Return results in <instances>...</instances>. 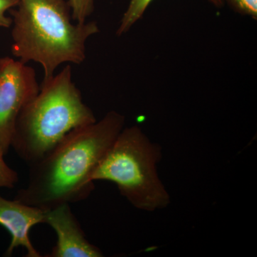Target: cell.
<instances>
[{
    "instance_id": "cell-1",
    "label": "cell",
    "mask_w": 257,
    "mask_h": 257,
    "mask_svg": "<svg viewBox=\"0 0 257 257\" xmlns=\"http://www.w3.org/2000/svg\"><path fill=\"white\" fill-rule=\"evenodd\" d=\"M124 124L122 114L110 111L100 121L72 130L30 165L28 184L15 200L47 210L87 199L94 189L92 172Z\"/></svg>"
},
{
    "instance_id": "cell-2",
    "label": "cell",
    "mask_w": 257,
    "mask_h": 257,
    "mask_svg": "<svg viewBox=\"0 0 257 257\" xmlns=\"http://www.w3.org/2000/svg\"><path fill=\"white\" fill-rule=\"evenodd\" d=\"M9 13L12 54L23 63L40 64L42 82L52 78L61 64H82L86 42L99 32L95 22L72 23L69 0H19Z\"/></svg>"
},
{
    "instance_id": "cell-3",
    "label": "cell",
    "mask_w": 257,
    "mask_h": 257,
    "mask_svg": "<svg viewBox=\"0 0 257 257\" xmlns=\"http://www.w3.org/2000/svg\"><path fill=\"white\" fill-rule=\"evenodd\" d=\"M96 121L83 101L67 64L57 75L42 82L40 92L19 115L11 147L29 165L37 162L67 135Z\"/></svg>"
},
{
    "instance_id": "cell-4",
    "label": "cell",
    "mask_w": 257,
    "mask_h": 257,
    "mask_svg": "<svg viewBox=\"0 0 257 257\" xmlns=\"http://www.w3.org/2000/svg\"><path fill=\"white\" fill-rule=\"evenodd\" d=\"M162 149L137 126L123 128L91 176L93 182L109 181L137 209L154 211L170 204L157 165Z\"/></svg>"
},
{
    "instance_id": "cell-5",
    "label": "cell",
    "mask_w": 257,
    "mask_h": 257,
    "mask_svg": "<svg viewBox=\"0 0 257 257\" xmlns=\"http://www.w3.org/2000/svg\"><path fill=\"white\" fill-rule=\"evenodd\" d=\"M35 69L18 59L0 58V152L5 155L19 115L40 92Z\"/></svg>"
},
{
    "instance_id": "cell-6",
    "label": "cell",
    "mask_w": 257,
    "mask_h": 257,
    "mask_svg": "<svg viewBox=\"0 0 257 257\" xmlns=\"http://www.w3.org/2000/svg\"><path fill=\"white\" fill-rule=\"evenodd\" d=\"M44 223L57 234V242L48 257H101L97 246L89 242L69 204L44 210Z\"/></svg>"
},
{
    "instance_id": "cell-7",
    "label": "cell",
    "mask_w": 257,
    "mask_h": 257,
    "mask_svg": "<svg viewBox=\"0 0 257 257\" xmlns=\"http://www.w3.org/2000/svg\"><path fill=\"white\" fill-rule=\"evenodd\" d=\"M41 223H44V210L15 199L8 200L0 195V225L11 235L5 256H11L15 248L23 246L27 250L26 256L41 257L30 238L32 228Z\"/></svg>"
},
{
    "instance_id": "cell-8",
    "label": "cell",
    "mask_w": 257,
    "mask_h": 257,
    "mask_svg": "<svg viewBox=\"0 0 257 257\" xmlns=\"http://www.w3.org/2000/svg\"><path fill=\"white\" fill-rule=\"evenodd\" d=\"M153 0H131L127 10L125 12L119 28L116 31L118 36L126 33L131 29L140 19L142 18L145 10ZM214 6L221 8L224 5V0H209Z\"/></svg>"
},
{
    "instance_id": "cell-9",
    "label": "cell",
    "mask_w": 257,
    "mask_h": 257,
    "mask_svg": "<svg viewBox=\"0 0 257 257\" xmlns=\"http://www.w3.org/2000/svg\"><path fill=\"white\" fill-rule=\"evenodd\" d=\"M94 0H69L73 21L76 23H85L94 11Z\"/></svg>"
},
{
    "instance_id": "cell-10",
    "label": "cell",
    "mask_w": 257,
    "mask_h": 257,
    "mask_svg": "<svg viewBox=\"0 0 257 257\" xmlns=\"http://www.w3.org/2000/svg\"><path fill=\"white\" fill-rule=\"evenodd\" d=\"M5 155L0 152V188L12 189L19 181L18 172L7 165Z\"/></svg>"
},
{
    "instance_id": "cell-11",
    "label": "cell",
    "mask_w": 257,
    "mask_h": 257,
    "mask_svg": "<svg viewBox=\"0 0 257 257\" xmlns=\"http://www.w3.org/2000/svg\"><path fill=\"white\" fill-rule=\"evenodd\" d=\"M235 11L248 15L254 20L257 18V0H225Z\"/></svg>"
},
{
    "instance_id": "cell-12",
    "label": "cell",
    "mask_w": 257,
    "mask_h": 257,
    "mask_svg": "<svg viewBox=\"0 0 257 257\" xmlns=\"http://www.w3.org/2000/svg\"><path fill=\"white\" fill-rule=\"evenodd\" d=\"M19 0H0V28H10L12 26V19L7 16L6 13L15 8Z\"/></svg>"
}]
</instances>
